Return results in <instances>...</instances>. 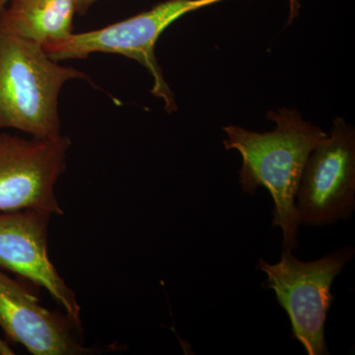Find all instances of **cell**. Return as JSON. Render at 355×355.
Instances as JSON below:
<instances>
[{
  "label": "cell",
  "instance_id": "277c9868",
  "mask_svg": "<svg viewBox=\"0 0 355 355\" xmlns=\"http://www.w3.org/2000/svg\"><path fill=\"white\" fill-rule=\"evenodd\" d=\"M354 247H345L324 258L301 261L284 250L279 263L259 261L258 268L266 275L268 287L275 291L279 305L286 310L292 335L304 347L308 355L329 354L324 340V324L335 296L334 280L354 259Z\"/></svg>",
  "mask_w": 355,
  "mask_h": 355
},
{
  "label": "cell",
  "instance_id": "8992f818",
  "mask_svg": "<svg viewBox=\"0 0 355 355\" xmlns=\"http://www.w3.org/2000/svg\"><path fill=\"white\" fill-rule=\"evenodd\" d=\"M69 137L24 139L0 132V212L37 209L64 216L57 197L67 171Z\"/></svg>",
  "mask_w": 355,
  "mask_h": 355
},
{
  "label": "cell",
  "instance_id": "7c38bea8",
  "mask_svg": "<svg viewBox=\"0 0 355 355\" xmlns=\"http://www.w3.org/2000/svg\"><path fill=\"white\" fill-rule=\"evenodd\" d=\"M0 354H14L12 349L1 338H0Z\"/></svg>",
  "mask_w": 355,
  "mask_h": 355
},
{
  "label": "cell",
  "instance_id": "6da1fadb",
  "mask_svg": "<svg viewBox=\"0 0 355 355\" xmlns=\"http://www.w3.org/2000/svg\"><path fill=\"white\" fill-rule=\"evenodd\" d=\"M277 123L272 132H254L227 125L224 147L241 154L239 182L245 193L254 195L259 187L270 191L273 209L272 227L282 229V249H297L299 217L295 197L306 160L314 147L328 137L321 128L304 121L296 110L268 112Z\"/></svg>",
  "mask_w": 355,
  "mask_h": 355
},
{
  "label": "cell",
  "instance_id": "52a82bcc",
  "mask_svg": "<svg viewBox=\"0 0 355 355\" xmlns=\"http://www.w3.org/2000/svg\"><path fill=\"white\" fill-rule=\"evenodd\" d=\"M53 214L37 209L0 212V268L46 289L64 313L81 328L76 292L60 277L49 256Z\"/></svg>",
  "mask_w": 355,
  "mask_h": 355
},
{
  "label": "cell",
  "instance_id": "4fadbf2b",
  "mask_svg": "<svg viewBox=\"0 0 355 355\" xmlns=\"http://www.w3.org/2000/svg\"><path fill=\"white\" fill-rule=\"evenodd\" d=\"M9 0H0V13L2 12V10H3L4 8H6V6H7V3H8Z\"/></svg>",
  "mask_w": 355,
  "mask_h": 355
},
{
  "label": "cell",
  "instance_id": "30bf717a",
  "mask_svg": "<svg viewBox=\"0 0 355 355\" xmlns=\"http://www.w3.org/2000/svg\"><path fill=\"white\" fill-rule=\"evenodd\" d=\"M289 13L287 24H291L292 21L298 16L299 9H300V2L299 0H288Z\"/></svg>",
  "mask_w": 355,
  "mask_h": 355
},
{
  "label": "cell",
  "instance_id": "3957f363",
  "mask_svg": "<svg viewBox=\"0 0 355 355\" xmlns=\"http://www.w3.org/2000/svg\"><path fill=\"white\" fill-rule=\"evenodd\" d=\"M221 1L223 0H167L121 22L95 31L70 35L44 44L43 49L55 62L86 58L95 53H116L135 60L148 70L153 78L151 92L162 100L166 112L172 114L177 111V105L156 58V43L175 21Z\"/></svg>",
  "mask_w": 355,
  "mask_h": 355
},
{
  "label": "cell",
  "instance_id": "7a4b0ae2",
  "mask_svg": "<svg viewBox=\"0 0 355 355\" xmlns=\"http://www.w3.org/2000/svg\"><path fill=\"white\" fill-rule=\"evenodd\" d=\"M89 76L51 60L41 44L14 33L0 17V130L37 139L62 135L58 98L65 83Z\"/></svg>",
  "mask_w": 355,
  "mask_h": 355
},
{
  "label": "cell",
  "instance_id": "5b68a950",
  "mask_svg": "<svg viewBox=\"0 0 355 355\" xmlns=\"http://www.w3.org/2000/svg\"><path fill=\"white\" fill-rule=\"evenodd\" d=\"M299 224L331 225L355 209V130L343 119L306 160L296 193Z\"/></svg>",
  "mask_w": 355,
  "mask_h": 355
},
{
  "label": "cell",
  "instance_id": "9c48e42d",
  "mask_svg": "<svg viewBox=\"0 0 355 355\" xmlns=\"http://www.w3.org/2000/svg\"><path fill=\"white\" fill-rule=\"evenodd\" d=\"M77 0H9L0 17L23 38L44 46L73 34Z\"/></svg>",
  "mask_w": 355,
  "mask_h": 355
},
{
  "label": "cell",
  "instance_id": "8fae6325",
  "mask_svg": "<svg viewBox=\"0 0 355 355\" xmlns=\"http://www.w3.org/2000/svg\"><path fill=\"white\" fill-rule=\"evenodd\" d=\"M98 0H77V14L84 15Z\"/></svg>",
  "mask_w": 355,
  "mask_h": 355
},
{
  "label": "cell",
  "instance_id": "ba28073f",
  "mask_svg": "<svg viewBox=\"0 0 355 355\" xmlns=\"http://www.w3.org/2000/svg\"><path fill=\"white\" fill-rule=\"evenodd\" d=\"M0 328L33 355H88L80 329L65 313L49 310L20 282L0 270Z\"/></svg>",
  "mask_w": 355,
  "mask_h": 355
}]
</instances>
